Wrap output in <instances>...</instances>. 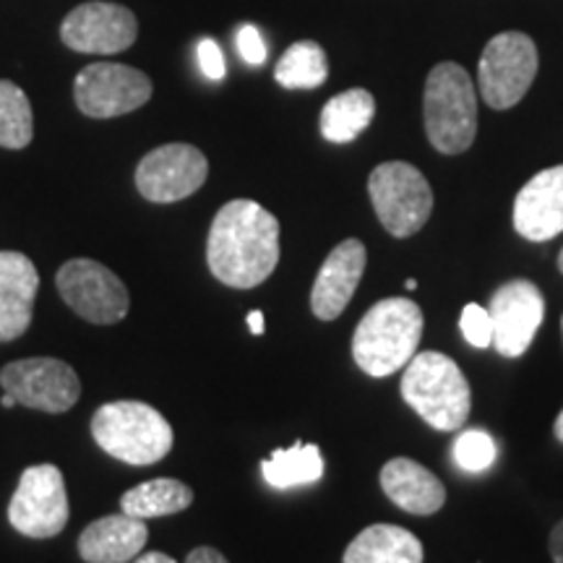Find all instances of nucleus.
<instances>
[{
    "instance_id": "4be33fe9",
    "label": "nucleus",
    "mask_w": 563,
    "mask_h": 563,
    "mask_svg": "<svg viewBox=\"0 0 563 563\" xmlns=\"http://www.w3.org/2000/svg\"><path fill=\"white\" fill-rule=\"evenodd\" d=\"M194 504V490L186 483L173 481V477H157V481H146L136 488L125 490L121 498L123 514L136 519H154V517H170V514L186 511Z\"/></svg>"
},
{
    "instance_id": "39448f33",
    "label": "nucleus",
    "mask_w": 563,
    "mask_h": 563,
    "mask_svg": "<svg viewBox=\"0 0 563 563\" xmlns=\"http://www.w3.org/2000/svg\"><path fill=\"white\" fill-rule=\"evenodd\" d=\"M91 435L102 452L131 467H150L170 454L173 428L165 415L144 402H108L91 415Z\"/></svg>"
},
{
    "instance_id": "1a4fd4ad",
    "label": "nucleus",
    "mask_w": 563,
    "mask_h": 563,
    "mask_svg": "<svg viewBox=\"0 0 563 563\" xmlns=\"http://www.w3.org/2000/svg\"><path fill=\"white\" fill-rule=\"evenodd\" d=\"M55 285L70 311L91 323L108 327V323L123 321L129 313L131 298L123 279L100 262L70 258L60 266Z\"/></svg>"
},
{
    "instance_id": "b1692460",
    "label": "nucleus",
    "mask_w": 563,
    "mask_h": 563,
    "mask_svg": "<svg viewBox=\"0 0 563 563\" xmlns=\"http://www.w3.org/2000/svg\"><path fill=\"white\" fill-rule=\"evenodd\" d=\"M329 60L327 53L319 42L302 40L287 47L282 55L277 68H274V79L285 89H316L327 81Z\"/></svg>"
},
{
    "instance_id": "4468645a",
    "label": "nucleus",
    "mask_w": 563,
    "mask_h": 563,
    "mask_svg": "<svg viewBox=\"0 0 563 563\" xmlns=\"http://www.w3.org/2000/svg\"><path fill=\"white\" fill-rule=\"evenodd\" d=\"M139 21L131 9L108 0H91L74 9L63 21L60 40L70 51L89 55H115L136 42Z\"/></svg>"
},
{
    "instance_id": "423d86ee",
    "label": "nucleus",
    "mask_w": 563,
    "mask_h": 563,
    "mask_svg": "<svg viewBox=\"0 0 563 563\" xmlns=\"http://www.w3.org/2000/svg\"><path fill=\"white\" fill-rule=\"evenodd\" d=\"M371 203L384 230L394 238H410L426 228L433 214V191L410 162H384L368 178Z\"/></svg>"
},
{
    "instance_id": "f257e3e1",
    "label": "nucleus",
    "mask_w": 563,
    "mask_h": 563,
    "mask_svg": "<svg viewBox=\"0 0 563 563\" xmlns=\"http://www.w3.org/2000/svg\"><path fill=\"white\" fill-rule=\"evenodd\" d=\"M209 269L235 290L258 287L279 264V222L269 209L235 199L217 211L207 241Z\"/></svg>"
},
{
    "instance_id": "6e6552de",
    "label": "nucleus",
    "mask_w": 563,
    "mask_h": 563,
    "mask_svg": "<svg viewBox=\"0 0 563 563\" xmlns=\"http://www.w3.org/2000/svg\"><path fill=\"white\" fill-rule=\"evenodd\" d=\"M9 522L26 538H55L68 525L66 481L55 464H34L21 475L9 504Z\"/></svg>"
},
{
    "instance_id": "7ed1b4c3",
    "label": "nucleus",
    "mask_w": 563,
    "mask_h": 563,
    "mask_svg": "<svg viewBox=\"0 0 563 563\" xmlns=\"http://www.w3.org/2000/svg\"><path fill=\"white\" fill-rule=\"evenodd\" d=\"M402 399L435 431L452 433L467 422L473 389L460 365L441 352H418L402 373Z\"/></svg>"
},
{
    "instance_id": "f3484780",
    "label": "nucleus",
    "mask_w": 563,
    "mask_h": 563,
    "mask_svg": "<svg viewBox=\"0 0 563 563\" xmlns=\"http://www.w3.org/2000/svg\"><path fill=\"white\" fill-rule=\"evenodd\" d=\"M40 274L19 251H0V342L19 340L30 329Z\"/></svg>"
},
{
    "instance_id": "72a5a7b5",
    "label": "nucleus",
    "mask_w": 563,
    "mask_h": 563,
    "mask_svg": "<svg viewBox=\"0 0 563 563\" xmlns=\"http://www.w3.org/2000/svg\"><path fill=\"white\" fill-rule=\"evenodd\" d=\"M553 433L555 439H559L563 443V410L559 412V418H555V426H553Z\"/></svg>"
},
{
    "instance_id": "bb28decb",
    "label": "nucleus",
    "mask_w": 563,
    "mask_h": 563,
    "mask_svg": "<svg viewBox=\"0 0 563 563\" xmlns=\"http://www.w3.org/2000/svg\"><path fill=\"white\" fill-rule=\"evenodd\" d=\"M460 327H462L464 340L473 344V347L485 350V347H490V344H493L490 311H488V308H483L481 302H470V306H464Z\"/></svg>"
},
{
    "instance_id": "2f4dec72",
    "label": "nucleus",
    "mask_w": 563,
    "mask_h": 563,
    "mask_svg": "<svg viewBox=\"0 0 563 563\" xmlns=\"http://www.w3.org/2000/svg\"><path fill=\"white\" fill-rule=\"evenodd\" d=\"M133 563H178V561L170 559V555L159 553V551H152V553H139V559Z\"/></svg>"
},
{
    "instance_id": "0eeeda50",
    "label": "nucleus",
    "mask_w": 563,
    "mask_h": 563,
    "mask_svg": "<svg viewBox=\"0 0 563 563\" xmlns=\"http://www.w3.org/2000/svg\"><path fill=\"white\" fill-rule=\"evenodd\" d=\"M538 47L530 34L501 32L496 34L477 63L481 95L493 110H511L522 102L538 76Z\"/></svg>"
},
{
    "instance_id": "c756f323",
    "label": "nucleus",
    "mask_w": 563,
    "mask_h": 563,
    "mask_svg": "<svg viewBox=\"0 0 563 563\" xmlns=\"http://www.w3.org/2000/svg\"><path fill=\"white\" fill-rule=\"evenodd\" d=\"M186 563H230V561L224 559V555L217 551V548L201 545V548H194V551L188 553Z\"/></svg>"
},
{
    "instance_id": "cd10ccee",
    "label": "nucleus",
    "mask_w": 563,
    "mask_h": 563,
    "mask_svg": "<svg viewBox=\"0 0 563 563\" xmlns=\"http://www.w3.org/2000/svg\"><path fill=\"white\" fill-rule=\"evenodd\" d=\"M238 53L243 55L245 63H251V66H262L266 60V42L262 40V32L256 30L253 24H243L241 30H238Z\"/></svg>"
},
{
    "instance_id": "f8f14e48",
    "label": "nucleus",
    "mask_w": 563,
    "mask_h": 563,
    "mask_svg": "<svg viewBox=\"0 0 563 563\" xmlns=\"http://www.w3.org/2000/svg\"><path fill=\"white\" fill-rule=\"evenodd\" d=\"M209 162L191 144H165L136 167V188L146 201L173 203L194 196L207 183Z\"/></svg>"
},
{
    "instance_id": "e433bc0d",
    "label": "nucleus",
    "mask_w": 563,
    "mask_h": 563,
    "mask_svg": "<svg viewBox=\"0 0 563 563\" xmlns=\"http://www.w3.org/2000/svg\"><path fill=\"white\" fill-rule=\"evenodd\" d=\"M559 269L563 272V249H561V253H559Z\"/></svg>"
},
{
    "instance_id": "2eb2a0df",
    "label": "nucleus",
    "mask_w": 563,
    "mask_h": 563,
    "mask_svg": "<svg viewBox=\"0 0 563 563\" xmlns=\"http://www.w3.org/2000/svg\"><path fill=\"white\" fill-rule=\"evenodd\" d=\"M365 264H368V251L357 238H347L329 253L311 290V311L316 319H340L344 308L350 306L357 285H361Z\"/></svg>"
},
{
    "instance_id": "6ab92c4d",
    "label": "nucleus",
    "mask_w": 563,
    "mask_h": 563,
    "mask_svg": "<svg viewBox=\"0 0 563 563\" xmlns=\"http://www.w3.org/2000/svg\"><path fill=\"white\" fill-rule=\"evenodd\" d=\"M146 540L144 519L121 511L91 522L79 538V553L87 563H129L144 551Z\"/></svg>"
},
{
    "instance_id": "f03ea898",
    "label": "nucleus",
    "mask_w": 563,
    "mask_h": 563,
    "mask_svg": "<svg viewBox=\"0 0 563 563\" xmlns=\"http://www.w3.org/2000/svg\"><path fill=\"white\" fill-rule=\"evenodd\" d=\"M422 311L410 298H384L371 306L352 334V357L373 378L402 371L418 355Z\"/></svg>"
},
{
    "instance_id": "20e7f679",
    "label": "nucleus",
    "mask_w": 563,
    "mask_h": 563,
    "mask_svg": "<svg viewBox=\"0 0 563 563\" xmlns=\"http://www.w3.org/2000/svg\"><path fill=\"white\" fill-rule=\"evenodd\" d=\"M428 141L441 154H462L477 136V91L460 63H435L422 91Z\"/></svg>"
},
{
    "instance_id": "412c9836",
    "label": "nucleus",
    "mask_w": 563,
    "mask_h": 563,
    "mask_svg": "<svg viewBox=\"0 0 563 563\" xmlns=\"http://www.w3.org/2000/svg\"><path fill=\"white\" fill-rule=\"evenodd\" d=\"M376 118V100L368 89H347L323 104L321 136L332 144H350Z\"/></svg>"
},
{
    "instance_id": "a211bd4d",
    "label": "nucleus",
    "mask_w": 563,
    "mask_h": 563,
    "mask_svg": "<svg viewBox=\"0 0 563 563\" xmlns=\"http://www.w3.org/2000/svg\"><path fill=\"white\" fill-rule=\"evenodd\" d=\"M382 488L394 506L415 517H431L446 504V488L420 462L397 456L382 470Z\"/></svg>"
},
{
    "instance_id": "4c0bfd02",
    "label": "nucleus",
    "mask_w": 563,
    "mask_h": 563,
    "mask_svg": "<svg viewBox=\"0 0 563 563\" xmlns=\"http://www.w3.org/2000/svg\"><path fill=\"white\" fill-rule=\"evenodd\" d=\"M561 329H563V319H561Z\"/></svg>"
},
{
    "instance_id": "aec40b11",
    "label": "nucleus",
    "mask_w": 563,
    "mask_h": 563,
    "mask_svg": "<svg viewBox=\"0 0 563 563\" xmlns=\"http://www.w3.org/2000/svg\"><path fill=\"white\" fill-rule=\"evenodd\" d=\"M342 563H422V543L397 525H371L344 551Z\"/></svg>"
},
{
    "instance_id": "c85d7f7f",
    "label": "nucleus",
    "mask_w": 563,
    "mask_h": 563,
    "mask_svg": "<svg viewBox=\"0 0 563 563\" xmlns=\"http://www.w3.org/2000/svg\"><path fill=\"white\" fill-rule=\"evenodd\" d=\"M199 66L211 81H222L228 74V63H224V55L214 40L199 42Z\"/></svg>"
},
{
    "instance_id": "9b49d317",
    "label": "nucleus",
    "mask_w": 563,
    "mask_h": 563,
    "mask_svg": "<svg viewBox=\"0 0 563 563\" xmlns=\"http://www.w3.org/2000/svg\"><path fill=\"white\" fill-rule=\"evenodd\" d=\"M76 104L89 118H118L144 108L152 97V79L123 63H91L76 76Z\"/></svg>"
},
{
    "instance_id": "5701e85b",
    "label": "nucleus",
    "mask_w": 563,
    "mask_h": 563,
    "mask_svg": "<svg viewBox=\"0 0 563 563\" xmlns=\"http://www.w3.org/2000/svg\"><path fill=\"white\" fill-rule=\"evenodd\" d=\"M262 473L264 481L279 490L311 485L323 477V456L316 443H295L290 449H277L269 460H264Z\"/></svg>"
},
{
    "instance_id": "ddd939ff",
    "label": "nucleus",
    "mask_w": 563,
    "mask_h": 563,
    "mask_svg": "<svg viewBox=\"0 0 563 563\" xmlns=\"http://www.w3.org/2000/svg\"><path fill=\"white\" fill-rule=\"evenodd\" d=\"M493 347L504 357H522L543 327L545 298L530 279H511L490 298Z\"/></svg>"
},
{
    "instance_id": "473e14b6",
    "label": "nucleus",
    "mask_w": 563,
    "mask_h": 563,
    "mask_svg": "<svg viewBox=\"0 0 563 563\" xmlns=\"http://www.w3.org/2000/svg\"><path fill=\"white\" fill-rule=\"evenodd\" d=\"M249 327L253 334H264V313L262 311H251L249 313Z\"/></svg>"
},
{
    "instance_id": "393cba45",
    "label": "nucleus",
    "mask_w": 563,
    "mask_h": 563,
    "mask_svg": "<svg viewBox=\"0 0 563 563\" xmlns=\"http://www.w3.org/2000/svg\"><path fill=\"white\" fill-rule=\"evenodd\" d=\"M34 136V115L30 97L13 81L0 79V146L24 150Z\"/></svg>"
},
{
    "instance_id": "dca6fc26",
    "label": "nucleus",
    "mask_w": 563,
    "mask_h": 563,
    "mask_svg": "<svg viewBox=\"0 0 563 563\" xmlns=\"http://www.w3.org/2000/svg\"><path fill=\"white\" fill-rule=\"evenodd\" d=\"M514 228L530 243L553 241L563 232V165L525 183L514 199Z\"/></svg>"
},
{
    "instance_id": "f704fd0d",
    "label": "nucleus",
    "mask_w": 563,
    "mask_h": 563,
    "mask_svg": "<svg viewBox=\"0 0 563 563\" xmlns=\"http://www.w3.org/2000/svg\"><path fill=\"white\" fill-rule=\"evenodd\" d=\"M0 405L5 407V410H11L13 405H16V399H13V394H9V391H3V399H0Z\"/></svg>"
},
{
    "instance_id": "a878e982",
    "label": "nucleus",
    "mask_w": 563,
    "mask_h": 563,
    "mask_svg": "<svg viewBox=\"0 0 563 563\" xmlns=\"http://www.w3.org/2000/svg\"><path fill=\"white\" fill-rule=\"evenodd\" d=\"M498 456V446L490 433L473 428V431L460 433L454 441V462L460 464L464 473H485L493 467Z\"/></svg>"
},
{
    "instance_id": "9d476101",
    "label": "nucleus",
    "mask_w": 563,
    "mask_h": 563,
    "mask_svg": "<svg viewBox=\"0 0 563 563\" xmlns=\"http://www.w3.org/2000/svg\"><path fill=\"white\" fill-rule=\"evenodd\" d=\"M0 386L16 405L60 415L79 402L81 382L76 371L58 357H24L0 371Z\"/></svg>"
},
{
    "instance_id": "7c9ffc66",
    "label": "nucleus",
    "mask_w": 563,
    "mask_h": 563,
    "mask_svg": "<svg viewBox=\"0 0 563 563\" xmlns=\"http://www.w3.org/2000/svg\"><path fill=\"white\" fill-rule=\"evenodd\" d=\"M548 551H551L553 563H563V519L553 527L551 538H548Z\"/></svg>"
},
{
    "instance_id": "c9c22d12",
    "label": "nucleus",
    "mask_w": 563,
    "mask_h": 563,
    "mask_svg": "<svg viewBox=\"0 0 563 563\" xmlns=\"http://www.w3.org/2000/svg\"><path fill=\"white\" fill-rule=\"evenodd\" d=\"M415 287H418V282H415V279H407V282H405V290H410V292H412Z\"/></svg>"
}]
</instances>
